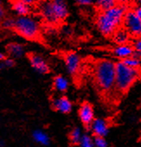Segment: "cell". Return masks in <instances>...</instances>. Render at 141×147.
Wrapping results in <instances>:
<instances>
[{
  "mask_svg": "<svg viewBox=\"0 0 141 147\" xmlns=\"http://www.w3.org/2000/svg\"><path fill=\"white\" fill-rule=\"evenodd\" d=\"M1 26L27 41L46 44L41 24L30 17L8 18Z\"/></svg>",
  "mask_w": 141,
  "mask_h": 147,
  "instance_id": "obj_1",
  "label": "cell"
},
{
  "mask_svg": "<svg viewBox=\"0 0 141 147\" xmlns=\"http://www.w3.org/2000/svg\"><path fill=\"white\" fill-rule=\"evenodd\" d=\"M127 11V6L116 5L109 10L100 11L95 18L97 30L104 36H112L123 24L124 17Z\"/></svg>",
  "mask_w": 141,
  "mask_h": 147,
  "instance_id": "obj_2",
  "label": "cell"
},
{
  "mask_svg": "<svg viewBox=\"0 0 141 147\" xmlns=\"http://www.w3.org/2000/svg\"><path fill=\"white\" fill-rule=\"evenodd\" d=\"M37 9L43 22L50 27L60 25L69 16L66 0H43Z\"/></svg>",
  "mask_w": 141,
  "mask_h": 147,
  "instance_id": "obj_3",
  "label": "cell"
},
{
  "mask_svg": "<svg viewBox=\"0 0 141 147\" xmlns=\"http://www.w3.org/2000/svg\"><path fill=\"white\" fill-rule=\"evenodd\" d=\"M116 63L111 60L103 59L97 61L94 68V77L97 87L105 93L115 88Z\"/></svg>",
  "mask_w": 141,
  "mask_h": 147,
  "instance_id": "obj_4",
  "label": "cell"
},
{
  "mask_svg": "<svg viewBox=\"0 0 141 147\" xmlns=\"http://www.w3.org/2000/svg\"><path fill=\"white\" fill-rule=\"evenodd\" d=\"M138 77V71L130 67L121 61L116 63L115 89L119 93L127 92Z\"/></svg>",
  "mask_w": 141,
  "mask_h": 147,
  "instance_id": "obj_5",
  "label": "cell"
},
{
  "mask_svg": "<svg viewBox=\"0 0 141 147\" xmlns=\"http://www.w3.org/2000/svg\"><path fill=\"white\" fill-rule=\"evenodd\" d=\"M122 25L131 36L134 38L141 36V20L136 15L133 9H128L125 12Z\"/></svg>",
  "mask_w": 141,
  "mask_h": 147,
  "instance_id": "obj_6",
  "label": "cell"
},
{
  "mask_svg": "<svg viewBox=\"0 0 141 147\" xmlns=\"http://www.w3.org/2000/svg\"><path fill=\"white\" fill-rule=\"evenodd\" d=\"M26 57L30 61L31 66L37 72L41 74H44V75L50 72V67L49 64L41 55L33 52H29V53H26Z\"/></svg>",
  "mask_w": 141,
  "mask_h": 147,
  "instance_id": "obj_7",
  "label": "cell"
},
{
  "mask_svg": "<svg viewBox=\"0 0 141 147\" xmlns=\"http://www.w3.org/2000/svg\"><path fill=\"white\" fill-rule=\"evenodd\" d=\"M64 62L67 72L71 76H76L81 66V58L75 52H68L64 55Z\"/></svg>",
  "mask_w": 141,
  "mask_h": 147,
  "instance_id": "obj_8",
  "label": "cell"
},
{
  "mask_svg": "<svg viewBox=\"0 0 141 147\" xmlns=\"http://www.w3.org/2000/svg\"><path fill=\"white\" fill-rule=\"evenodd\" d=\"M79 118L83 125L90 126L92 122L94 120V112L92 105L88 102H83L78 111Z\"/></svg>",
  "mask_w": 141,
  "mask_h": 147,
  "instance_id": "obj_9",
  "label": "cell"
},
{
  "mask_svg": "<svg viewBox=\"0 0 141 147\" xmlns=\"http://www.w3.org/2000/svg\"><path fill=\"white\" fill-rule=\"evenodd\" d=\"M52 107L55 110L61 113H69L72 110V103L66 96H60L52 101Z\"/></svg>",
  "mask_w": 141,
  "mask_h": 147,
  "instance_id": "obj_10",
  "label": "cell"
},
{
  "mask_svg": "<svg viewBox=\"0 0 141 147\" xmlns=\"http://www.w3.org/2000/svg\"><path fill=\"white\" fill-rule=\"evenodd\" d=\"M90 127L95 137H105L108 133V124L102 119H95Z\"/></svg>",
  "mask_w": 141,
  "mask_h": 147,
  "instance_id": "obj_11",
  "label": "cell"
},
{
  "mask_svg": "<svg viewBox=\"0 0 141 147\" xmlns=\"http://www.w3.org/2000/svg\"><path fill=\"white\" fill-rule=\"evenodd\" d=\"M113 53L117 58H119L120 60H124L127 57L133 55H134V49H133L132 45L126 43V44L117 45L113 49Z\"/></svg>",
  "mask_w": 141,
  "mask_h": 147,
  "instance_id": "obj_12",
  "label": "cell"
},
{
  "mask_svg": "<svg viewBox=\"0 0 141 147\" xmlns=\"http://www.w3.org/2000/svg\"><path fill=\"white\" fill-rule=\"evenodd\" d=\"M11 8L22 17H29L31 14V8L21 0H8Z\"/></svg>",
  "mask_w": 141,
  "mask_h": 147,
  "instance_id": "obj_13",
  "label": "cell"
},
{
  "mask_svg": "<svg viewBox=\"0 0 141 147\" xmlns=\"http://www.w3.org/2000/svg\"><path fill=\"white\" fill-rule=\"evenodd\" d=\"M6 55L9 57H21L24 54V46L18 42H10L5 46Z\"/></svg>",
  "mask_w": 141,
  "mask_h": 147,
  "instance_id": "obj_14",
  "label": "cell"
},
{
  "mask_svg": "<svg viewBox=\"0 0 141 147\" xmlns=\"http://www.w3.org/2000/svg\"><path fill=\"white\" fill-rule=\"evenodd\" d=\"M112 36H113V40L114 41V42L117 45L128 43L130 37H131V36L128 34V32L124 28H122V29L119 28V30H117Z\"/></svg>",
  "mask_w": 141,
  "mask_h": 147,
  "instance_id": "obj_15",
  "label": "cell"
},
{
  "mask_svg": "<svg viewBox=\"0 0 141 147\" xmlns=\"http://www.w3.org/2000/svg\"><path fill=\"white\" fill-rule=\"evenodd\" d=\"M53 88L57 92L65 93L68 88V82L62 76H56L53 79Z\"/></svg>",
  "mask_w": 141,
  "mask_h": 147,
  "instance_id": "obj_16",
  "label": "cell"
},
{
  "mask_svg": "<svg viewBox=\"0 0 141 147\" xmlns=\"http://www.w3.org/2000/svg\"><path fill=\"white\" fill-rule=\"evenodd\" d=\"M94 5L100 11H104L114 7L117 3L115 0H94Z\"/></svg>",
  "mask_w": 141,
  "mask_h": 147,
  "instance_id": "obj_17",
  "label": "cell"
},
{
  "mask_svg": "<svg viewBox=\"0 0 141 147\" xmlns=\"http://www.w3.org/2000/svg\"><path fill=\"white\" fill-rule=\"evenodd\" d=\"M121 61L123 63H125L126 66L130 67H132V68H136L138 69L140 65H141V59L140 57L137 56V55H132L130 57H127L124 60H121Z\"/></svg>",
  "mask_w": 141,
  "mask_h": 147,
  "instance_id": "obj_18",
  "label": "cell"
},
{
  "mask_svg": "<svg viewBox=\"0 0 141 147\" xmlns=\"http://www.w3.org/2000/svg\"><path fill=\"white\" fill-rule=\"evenodd\" d=\"M33 138L34 139L41 144H43V145H48L49 144V138L48 137V135L46 133H44L43 131H36L34 133H33Z\"/></svg>",
  "mask_w": 141,
  "mask_h": 147,
  "instance_id": "obj_19",
  "label": "cell"
},
{
  "mask_svg": "<svg viewBox=\"0 0 141 147\" xmlns=\"http://www.w3.org/2000/svg\"><path fill=\"white\" fill-rule=\"evenodd\" d=\"M82 137V130L78 127L74 128L71 132L69 134V139L71 141V143L73 144H77L80 143V140Z\"/></svg>",
  "mask_w": 141,
  "mask_h": 147,
  "instance_id": "obj_20",
  "label": "cell"
},
{
  "mask_svg": "<svg viewBox=\"0 0 141 147\" xmlns=\"http://www.w3.org/2000/svg\"><path fill=\"white\" fill-rule=\"evenodd\" d=\"M79 144L81 145V147H94V139L91 138V136H89L88 134L82 135Z\"/></svg>",
  "mask_w": 141,
  "mask_h": 147,
  "instance_id": "obj_21",
  "label": "cell"
},
{
  "mask_svg": "<svg viewBox=\"0 0 141 147\" xmlns=\"http://www.w3.org/2000/svg\"><path fill=\"white\" fill-rule=\"evenodd\" d=\"M132 47L134 49L135 55L140 57V55H141V36L135 38V41L133 42Z\"/></svg>",
  "mask_w": 141,
  "mask_h": 147,
  "instance_id": "obj_22",
  "label": "cell"
},
{
  "mask_svg": "<svg viewBox=\"0 0 141 147\" xmlns=\"http://www.w3.org/2000/svg\"><path fill=\"white\" fill-rule=\"evenodd\" d=\"M94 144L95 147H107V142L104 137H95Z\"/></svg>",
  "mask_w": 141,
  "mask_h": 147,
  "instance_id": "obj_23",
  "label": "cell"
},
{
  "mask_svg": "<svg viewBox=\"0 0 141 147\" xmlns=\"http://www.w3.org/2000/svg\"><path fill=\"white\" fill-rule=\"evenodd\" d=\"M75 3L78 6L82 7H88L94 5V0H75Z\"/></svg>",
  "mask_w": 141,
  "mask_h": 147,
  "instance_id": "obj_24",
  "label": "cell"
},
{
  "mask_svg": "<svg viewBox=\"0 0 141 147\" xmlns=\"http://www.w3.org/2000/svg\"><path fill=\"white\" fill-rule=\"evenodd\" d=\"M7 18H8V16H7L6 10L5 9L3 4L0 2V25H2V24L5 22V20Z\"/></svg>",
  "mask_w": 141,
  "mask_h": 147,
  "instance_id": "obj_25",
  "label": "cell"
},
{
  "mask_svg": "<svg viewBox=\"0 0 141 147\" xmlns=\"http://www.w3.org/2000/svg\"><path fill=\"white\" fill-rule=\"evenodd\" d=\"M21 1L24 2L28 6H30V8H33V7L37 8L39 6V5L42 3L43 0H21Z\"/></svg>",
  "mask_w": 141,
  "mask_h": 147,
  "instance_id": "obj_26",
  "label": "cell"
},
{
  "mask_svg": "<svg viewBox=\"0 0 141 147\" xmlns=\"http://www.w3.org/2000/svg\"><path fill=\"white\" fill-rule=\"evenodd\" d=\"M115 1H116L117 5H121L128 6V5L132 3L134 0H115Z\"/></svg>",
  "mask_w": 141,
  "mask_h": 147,
  "instance_id": "obj_27",
  "label": "cell"
},
{
  "mask_svg": "<svg viewBox=\"0 0 141 147\" xmlns=\"http://www.w3.org/2000/svg\"><path fill=\"white\" fill-rule=\"evenodd\" d=\"M134 12L136 13V15L138 17V18L141 20V5H137L134 9H133Z\"/></svg>",
  "mask_w": 141,
  "mask_h": 147,
  "instance_id": "obj_28",
  "label": "cell"
},
{
  "mask_svg": "<svg viewBox=\"0 0 141 147\" xmlns=\"http://www.w3.org/2000/svg\"><path fill=\"white\" fill-rule=\"evenodd\" d=\"M8 58H9V56L7 55H4L3 53L0 52V61H5Z\"/></svg>",
  "mask_w": 141,
  "mask_h": 147,
  "instance_id": "obj_29",
  "label": "cell"
},
{
  "mask_svg": "<svg viewBox=\"0 0 141 147\" xmlns=\"http://www.w3.org/2000/svg\"><path fill=\"white\" fill-rule=\"evenodd\" d=\"M135 1L138 4V5H141V0H135Z\"/></svg>",
  "mask_w": 141,
  "mask_h": 147,
  "instance_id": "obj_30",
  "label": "cell"
}]
</instances>
